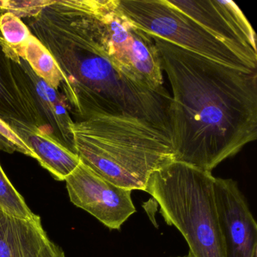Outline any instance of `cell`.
<instances>
[{
    "mask_svg": "<svg viewBox=\"0 0 257 257\" xmlns=\"http://www.w3.org/2000/svg\"><path fill=\"white\" fill-rule=\"evenodd\" d=\"M151 37L172 89L174 162L211 172L256 140L257 70L225 65Z\"/></svg>",
    "mask_w": 257,
    "mask_h": 257,
    "instance_id": "6da1fadb",
    "label": "cell"
},
{
    "mask_svg": "<svg viewBox=\"0 0 257 257\" xmlns=\"http://www.w3.org/2000/svg\"><path fill=\"white\" fill-rule=\"evenodd\" d=\"M31 34L55 58L62 95L77 121L94 116L134 117L163 129L171 96L134 79L109 56L93 0H49L29 18Z\"/></svg>",
    "mask_w": 257,
    "mask_h": 257,
    "instance_id": "7a4b0ae2",
    "label": "cell"
},
{
    "mask_svg": "<svg viewBox=\"0 0 257 257\" xmlns=\"http://www.w3.org/2000/svg\"><path fill=\"white\" fill-rule=\"evenodd\" d=\"M75 150L82 163L115 186L145 191L151 174L174 162L171 138L134 117L75 121Z\"/></svg>",
    "mask_w": 257,
    "mask_h": 257,
    "instance_id": "3957f363",
    "label": "cell"
},
{
    "mask_svg": "<svg viewBox=\"0 0 257 257\" xmlns=\"http://www.w3.org/2000/svg\"><path fill=\"white\" fill-rule=\"evenodd\" d=\"M215 177L183 162H172L153 172L148 192L160 206L168 225L182 233L192 257H226L215 203Z\"/></svg>",
    "mask_w": 257,
    "mask_h": 257,
    "instance_id": "277c9868",
    "label": "cell"
},
{
    "mask_svg": "<svg viewBox=\"0 0 257 257\" xmlns=\"http://www.w3.org/2000/svg\"><path fill=\"white\" fill-rule=\"evenodd\" d=\"M118 8L150 35L225 65L257 70V60L216 38L168 0H118Z\"/></svg>",
    "mask_w": 257,
    "mask_h": 257,
    "instance_id": "5b68a950",
    "label": "cell"
},
{
    "mask_svg": "<svg viewBox=\"0 0 257 257\" xmlns=\"http://www.w3.org/2000/svg\"><path fill=\"white\" fill-rule=\"evenodd\" d=\"M93 10L112 61L138 82L153 89H165L159 52L151 36L121 13L118 0H93Z\"/></svg>",
    "mask_w": 257,
    "mask_h": 257,
    "instance_id": "8992f818",
    "label": "cell"
},
{
    "mask_svg": "<svg viewBox=\"0 0 257 257\" xmlns=\"http://www.w3.org/2000/svg\"><path fill=\"white\" fill-rule=\"evenodd\" d=\"M65 181L71 202L111 229H119L136 212L132 190L115 186L82 162Z\"/></svg>",
    "mask_w": 257,
    "mask_h": 257,
    "instance_id": "52a82bcc",
    "label": "cell"
},
{
    "mask_svg": "<svg viewBox=\"0 0 257 257\" xmlns=\"http://www.w3.org/2000/svg\"><path fill=\"white\" fill-rule=\"evenodd\" d=\"M168 1L221 41L257 60L256 36L253 28L232 1Z\"/></svg>",
    "mask_w": 257,
    "mask_h": 257,
    "instance_id": "ba28073f",
    "label": "cell"
},
{
    "mask_svg": "<svg viewBox=\"0 0 257 257\" xmlns=\"http://www.w3.org/2000/svg\"><path fill=\"white\" fill-rule=\"evenodd\" d=\"M213 190L225 256L255 257L256 222L237 183L215 177Z\"/></svg>",
    "mask_w": 257,
    "mask_h": 257,
    "instance_id": "9c48e42d",
    "label": "cell"
},
{
    "mask_svg": "<svg viewBox=\"0 0 257 257\" xmlns=\"http://www.w3.org/2000/svg\"><path fill=\"white\" fill-rule=\"evenodd\" d=\"M0 118L9 125L24 124L41 130L42 123L20 56L0 33Z\"/></svg>",
    "mask_w": 257,
    "mask_h": 257,
    "instance_id": "30bf717a",
    "label": "cell"
},
{
    "mask_svg": "<svg viewBox=\"0 0 257 257\" xmlns=\"http://www.w3.org/2000/svg\"><path fill=\"white\" fill-rule=\"evenodd\" d=\"M22 68L31 87L34 103L42 123V132L76 153L73 127L75 121L64 96L39 77L31 66L20 57Z\"/></svg>",
    "mask_w": 257,
    "mask_h": 257,
    "instance_id": "8fae6325",
    "label": "cell"
},
{
    "mask_svg": "<svg viewBox=\"0 0 257 257\" xmlns=\"http://www.w3.org/2000/svg\"><path fill=\"white\" fill-rule=\"evenodd\" d=\"M49 240L40 216L24 219L0 210V257H38Z\"/></svg>",
    "mask_w": 257,
    "mask_h": 257,
    "instance_id": "7c38bea8",
    "label": "cell"
},
{
    "mask_svg": "<svg viewBox=\"0 0 257 257\" xmlns=\"http://www.w3.org/2000/svg\"><path fill=\"white\" fill-rule=\"evenodd\" d=\"M10 127L35 153L41 166L56 180L64 181L80 164L77 154L37 127L24 124H15Z\"/></svg>",
    "mask_w": 257,
    "mask_h": 257,
    "instance_id": "4fadbf2b",
    "label": "cell"
},
{
    "mask_svg": "<svg viewBox=\"0 0 257 257\" xmlns=\"http://www.w3.org/2000/svg\"><path fill=\"white\" fill-rule=\"evenodd\" d=\"M15 51L28 63L39 77L62 94V73L50 52L33 34L24 46Z\"/></svg>",
    "mask_w": 257,
    "mask_h": 257,
    "instance_id": "5bb4252c",
    "label": "cell"
},
{
    "mask_svg": "<svg viewBox=\"0 0 257 257\" xmlns=\"http://www.w3.org/2000/svg\"><path fill=\"white\" fill-rule=\"evenodd\" d=\"M0 210L10 216L24 219L38 217L28 207L25 198L18 192L0 165Z\"/></svg>",
    "mask_w": 257,
    "mask_h": 257,
    "instance_id": "9a60e30c",
    "label": "cell"
},
{
    "mask_svg": "<svg viewBox=\"0 0 257 257\" xmlns=\"http://www.w3.org/2000/svg\"><path fill=\"white\" fill-rule=\"evenodd\" d=\"M0 33L6 43L14 50L24 46L32 35L25 22L11 13L0 16Z\"/></svg>",
    "mask_w": 257,
    "mask_h": 257,
    "instance_id": "2e32d148",
    "label": "cell"
},
{
    "mask_svg": "<svg viewBox=\"0 0 257 257\" xmlns=\"http://www.w3.org/2000/svg\"><path fill=\"white\" fill-rule=\"evenodd\" d=\"M0 150L5 153L26 155L37 160V156L8 124L0 118Z\"/></svg>",
    "mask_w": 257,
    "mask_h": 257,
    "instance_id": "e0dca14e",
    "label": "cell"
},
{
    "mask_svg": "<svg viewBox=\"0 0 257 257\" xmlns=\"http://www.w3.org/2000/svg\"><path fill=\"white\" fill-rule=\"evenodd\" d=\"M38 257H66V255L61 246L50 240L42 249Z\"/></svg>",
    "mask_w": 257,
    "mask_h": 257,
    "instance_id": "ac0fdd59",
    "label": "cell"
},
{
    "mask_svg": "<svg viewBox=\"0 0 257 257\" xmlns=\"http://www.w3.org/2000/svg\"><path fill=\"white\" fill-rule=\"evenodd\" d=\"M7 13V1H0V16Z\"/></svg>",
    "mask_w": 257,
    "mask_h": 257,
    "instance_id": "d6986e66",
    "label": "cell"
},
{
    "mask_svg": "<svg viewBox=\"0 0 257 257\" xmlns=\"http://www.w3.org/2000/svg\"><path fill=\"white\" fill-rule=\"evenodd\" d=\"M177 257H192V255H191V254L189 253V254H188V255H184V256H177Z\"/></svg>",
    "mask_w": 257,
    "mask_h": 257,
    "instance_id": "ffe728a7",
    "label": "cell"
}]
</instances>
